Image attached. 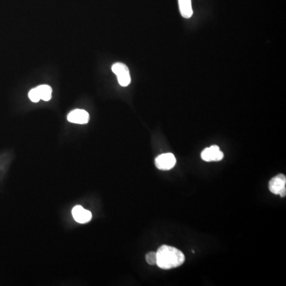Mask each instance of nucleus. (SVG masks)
Returning a JSON list of instances; mask_svg holds the SVG:
<instances>
[{"instance_id": "obj_11", "label": "nucleus", "mask_w": 286, "mask_h": 286, "mask_svg": "<svg viewBox=\"0 0 286 286\" xmlns=\"http://www.w3.org/2000/svg\"><path fill=\"white\" fill-rule=\"evenodd\" d=\"M146 260H147L148 264L151 265V266H155V265H157V253L152 251L147 253V256H146Z\"/></svg>"}, {"instance_id": "obj_5", "label": "nucleus", "mask_w": 286, "mask_h": 286, "mask_svg": "<svg viewBox=\"0 0 286 286\" xmlns=\"http://www.w3.org/2000/svg\"><path fill=\"white\" fill-rule=\"evenodd\" d=\"M201 158L205 161H219L223 158V153L218 146H212L201 153Z\"/></svg>"}, {"instance_id": "obj_4", "label": "nucleus", "mask_w": 286, "mask_h": 286, "mask_svg": "<svg viewBox=\"0 0 286 286\" xmlns=\"http://www.w3.org/2000/svg\"><path fill=\"white\" fill-rule=\"evenodd\" d=\"M176 163V158L171 153L160 154L155 158L156 167L160 170H170Z\"/></svg>"}, {"instance_id": "obj_10", "label": "nucleus", "mask_w": 286, "mask_h": 286, "mask_svg": "<svg viewBox=\"0 0 286 286\" xmlns=\"http://www.w3.org/2000/svg\"><path fill=\"white\" fill-rule=\"evenodd\" d=\"M29 98L34 103H38V102L40 101V96H39V93H38L37 87L30 91Z\"/></svg>"}, {"instance_id": "obj_2", "label": "nucleus", "mask_w": 286, "mask_h": 286, "mask_svg": "<svg viewBox=\"0 0 286 286\" xmlns=\"http://www.w3.org/2000/svg\"><path fill=\"white\" fill-rule=\"evenodd\" d=\"M111 69H112L113 73L117 76L120 85L123 87H127L131 83V78L130 71L125 64L120 63V62L115 63L111 67Z\"/></svg>"}, {"instance_id": "obj_1", "label": "nucleus", "mask_w": 286, "mask_h": 286, "mask_svg": "<svg viewBox=\"0 0 286 286\" xmlns=\"http://www.w3.org/2000/svg\"><path fill=\"white\" fill-rule=\"evenodd\" d=\"M157 253V266L163 270L177 268L185 263L184 253L174 246L162 245Z\"/></svg>"}, {"instance_id": "obj_7", "label": "nucleus", "mask_w": 286, "mask_h": 286, "mask_svg": "<svg viewBox=\"0 0 286 286\" xmlns=\"http://www.w3.org/2000/svg\"><path fill=\"white\" fill-rule=\"evenodd\" d=\"M72 215L75 220L79 223H86L92 219L93 215L89 211L83 209L80 205H76L72 210Z\"/></svg>"}, {"instance_id": "obj_9", "label": "nucleus", "mask_w": 286, "mask_h": 286, "mask_svg": "<svg viewBox=\"0 0 286 286\" xmlns=\"http://www.w3.org/2000/svg\"><path fill=\"white\" fill-rule=\"evenodd\" d=\"M38 93L40 96L41 100L44 101H49L52 98V88L47 84H42V85L38 86Z\"/></svg>"}, {"instance_id": "obj_6", "label": "nucleus", "mask_w": 286, "mask_h": 286, "mask_svg": "<svg viewBox=\"0 0 286 286\" xmlns=\"http://www.w3.org/2000/svg\"><path fill=\"white\" fill-rule=\"evenodd\" d=\"M68 121L76 124H86L89 121V114L84 110L76 109L68 115Z\"/></svg>"}, {"instance_id": "obj_8", "label": "nucleus", "mask_w": 286, "mask_h": 286, "mask_svg": "<svg viewBox=\"0 0 286 286\" xmlns=\"http://www.w3.org/2000/svg\"><path fill=\"white\" fill-rule=\"evenodd\" d=\"M180 11L185 18H189L192 15V3L191 0H178Z\"/></svg>"}, {"instance_id": "obj_3", "label": "nucleus", "mask_w": 286, "mask_h": 286, "mask_svg": "<svg viewBox=\"0 0 286 286\" xmlns=\"http://www.w3.org/2000/svg\"><path fill=\"white\" fill-rule=\"evenodd\" d=\"M270 191L275 195L284 197L286 195V177L284 174H278L272 178L269 183Z\"/></svg>"}]
</instances>
